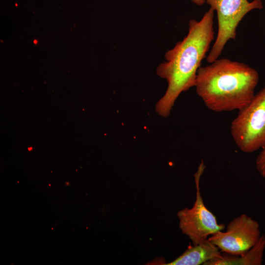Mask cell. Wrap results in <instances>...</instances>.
<instances>
[{
  "instance_id": "cell-1",
  "label": "cell",
  "mask_w": 265,
  "mask_h": 265,
  "mask_svg": "<svg viewBox=\"0 0 265 265\" xmlns=\"http://www.w3.org/2000/svg\"><path fill=\"white\" fill-rule=\"evenodd\" d=\"M214 12L210 7L200 21L190 20L187 35L165 53V60L157 68V75L167 82L164 95L156 105L160 116L168 117L179 95L194 87L198 70L214 38Z\"/></svg>"
},
{
  "instance_id": "cell-2",
  "label": "cell",
  "mask_w": 265,
  "mask_h": 265,
  "mask_svg": "<svg viewBox=\"0 0 265 265\" xmlns=\"http://www.w3.org/2000/svg\"><path fill=\"white\" fill-rule=\"evenodd\" d=\"M259 81L255 69L222 58L199 68L194 87L209 109L231 111L240 110L251 101Z\"/></svg>"
},
{
  "instance_id": "cell-3",
  "label": "cell",
  "mask_w": 265,
  "mask_h": 265,
  "mask_svg": "<svg viewBox=\"0 0 265 265\" xmlns=\"http://www.w3.org/2000/svg\"><path fill=\"white\" fill-rule=\"evenodd\" d=\"M230 129L235 143L242 152L251 153L265 147V85L239 110Z\"/></svg>"
},
{
  "instance_id": "cell-4",
  "label": "cell",
  "mask_w": 265,
  "mask_h": 265,
  "mask_svg": "<svg viewBox=\"0 0 265 265\" xmlns=\"http://www.w3.org/2000/svg\"><path fill=\"white\" fill-rule=\"evenodd\" d=\"M217 13L218 31L215 40L207 56L211 63L218 58L226 43L235 40L237 27L250 11L263 8L261 0H206Z\"/></svg>"
},
{
  "instance_id": "cell-5",
  "label": "cell",
  "mask_w": 265,
  "mask_h": 265,
  "mask_svg": "<svg viewBox=\"0 0 265 265\" xmlns=\"http://www.w3.org/2000/svg\"><path fill=\"white\" fill-rule=\"evenodd\" d=\"M205 168L202 159L194 175L196 195L193 207L190 209L185 208L177 214L180 229L192 241L193 245L225 228V225L219 224L216 216L205 206L201 194L200 180Z\"/></svg>"
},
{
  "instance_id": "cell-6",
  "label": "cell",
  "mask_w": 265,
  "mask_h": 265,
  "mask_svg": "<svg viewBox=\"0 0 265 265\" xmlns=\"http://www.w3.org/2000/svg\"><path fill=\"white\" fill-rule=\"evenodd\" d=\"M260 237L259 223L242 214L228 224L226 231H218L208 238L224 253L238 256L251 248Z\"/></svg>"
},
{
  "instance_id": "cell-7",
  "label": "cell",
  "mask_w": 265,
  "mask_h": 265,
  "mask_svg": "<svg viewBox=\"0 0 265 265\" xmlns=\"http://www.w3.org/2000/svg\"><path fill=\"white\" fill-rule=\"evenodd\" d=\"M221 255L220 249L208 238L188 248L175 260L164 265H200Z\"/></svg>"
},
{
  "instance_id": "cell-8",
  "label": "cell",
  "mask_w": 265,
  "mask_h": 265,
  "mask_svg": "<svg viewBox=\"0 0 265 265\" xmlns=\"http://www.w3.org/2000/svg\"><path fill=\"white\" fill-rule=\"evenodd\" d=\"M265 249V235L261 236L257 243L248 251L238 255L224 253L204 265H261Z\"/></svg>"
},
{
  "instance_id": "cell-9",
  "label": "cell",
  "mask_w": 265,
  "mask_h": 265,
  "mask_svg": "<svg viewBox=\"0 0 265 265\" xmlns=\"http://www.w3.org/2000/svg\"><path fill=\"white\" fill-rule=\"evenodd\" d=\"M256 166L260 175L265 178V147L257 156L256 159Z\"/></svg>"
},
{
  "instance_id": "cell-10",
  "label": "cell",
  "mask_w": 265,
  "mask_h": 265,
  "mask_svg": "<svg viewBox=\"0 0 265 265\" xmlns=\"http://www.w3.org/2000/svg\"><path fill=\"white\" fill-rule=\"evenodd\" d=\"M193 3L198 6H201L206 2V0H190Z\"/></svg>"
}]
</instances>
